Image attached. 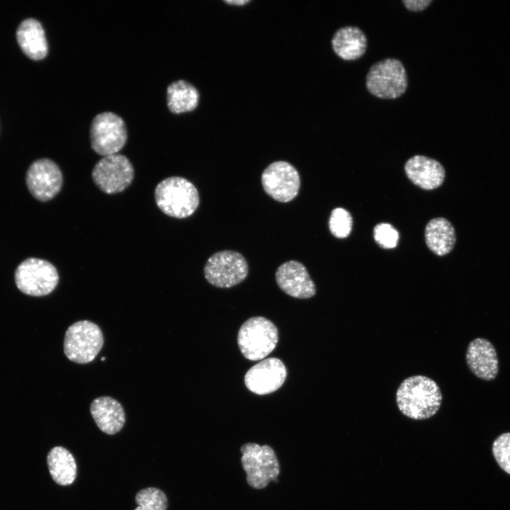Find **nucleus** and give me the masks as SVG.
<instances>
[{"instance_id":"nucleus-1","label":"nucleus","mask_w":510,"mask_h":510,"mask_svg":"<svg viewBox=\"0 0 510 510\" xmlns=\"http://www.w3.org/2000/svg\"><path fill=\"white\" fill-rule=\"evenodd\" d=\"M399 410L406 416L415 419H426L438 411L442 394L437 383L421 375L404 379L396 392Z\"/></svg>"},{"instance_id":"nucleus-2","label":"nucleus","mask_w":510,"mask_h":510,"mask_svg":"<svg viewBox=\"0 0 510 510\" xmlns=\"http://www.w3.org/2000/svg\"><path fill=\"white\" fill-rule=\"evenodd\" d=\"M158 208L166 215L183 219L193 215L199 205L196 186L181 176H171L159 183L154 191Z\"/></svg>"},{"instance_id":"nucleus-3","label":"nucleus","mask_w":510,"mask_h":510,"mask_svg":"<svg viewBox=\"0 0 510 510\" xmlns=\"http://www.w3.org/2000/svg\"><path fill=\"white\" fill-rule=\"evenodd\" d=\"M241 463L246 472V482L254 489L266 487L276 481L280 474V465L274 450L268 445L246 443L240 448Z\"/></svg>"},{"instance_id":"nucleus-4","label":"nucleus","mask_w":510,"mask_h":510,"mask_svg":"<svg viewBox=\"0 0 510 510\" xmlns=\"http://www.w3.org/2000/svg\"><path fill=\"white\" fill-rule=\"evenodd\" d=\"M278 340V329L263 317H254L243 323L237 336L242 355L250 361L266 357L275 348Z\"/></svg>"},{"instance_id":"nucleus-5","label":"nucleus","mask_w":510,"mask_h":510,"mask_svg":"<svg viewBox=\"0 0 510 510\" xmlns=\"http://www.w3.org/2000/svg\"><path fill=\"white\" fill-rule=\"evenodd\" d=\"M103 345L100 327L89 320L78 321L67 329L64 352L70 361L80 364L94 360Z\"/></svg>"},{"instance_id":"nucleus-6","label":"nucleus","mask_w":510,"mask_h":510,"mask_svg":"<svg viewBox=\"0 0 510 510\" xmlns=\"http://www.w3.org/2000/svg\"><path fill=\"white\" fill-rule=\"evenodd\" d=\"M408 80L405 68L397 59L386 58L373 64L366 76L368 91L380 98L393 99L407 90Z\"/></svg>"},{"instance_id":"nucleus-7","label":"nucleus","mask_w":510,"mask_h":510,"mask_svg":"<svg viewBox=\"0 0 510 510\" xmlns=\"http://www.w3.org/2000/svg\"><path fill=\"white\" fill-rule=\"evenodd\" d=\"M59 276L55 266L49 261L28 258L21 262L15 272V282L23 293L43 296L52 293L57 285Z\"/></svg>"},{"instance_id":"nucleus-8","label":"nucleus","mask_w":510,"mask_h":510,"mask_svg":"<svg viewBox=\"0 0 510 510\" xmlns=\"http://www.w3.org/2000/svg\"><path fill=\"white\" fill-rule=\"evenodd\" d=\"M204 276L211 285L221 288L233 287L248 275L249 266L244 256L233 250L213 254L204 266Z\"/></svg>"},{"instance_id":"nucleus-9","label":"nucleus","mask_w":510,"mask_h":510,"mask_svg":"<svg viewBox=\"0 0 510 510\" xmlns=\"http://www.w3.org/2000/svg\"><path fill=\"white\" fill-rule=\"evenodd\" d=\"M90 139L92 149L98 154L104 157L117 154L127 140L125 122L113 112L98 113L91 122Z\"/></svg>"},{"instance_id":"nucleus-10","label":"nucleus","mask_w":510,"mask_h":510,"mask_svg":"<svg viewBox=\"0 0 510 510\" xmlns=\"http://www.w3.org/2000/svg\"><path fill=\"white\" fill-rule=\"evenodd\" d=\"M91 176L101 191L113 194L130 185L134 178V168L127 157L113 154L104 156L95 164Z\"/></svg>"},{"instance_id":"nucleus-11","label":"nucleus","mask_w":510,"mask_h":510,"mask_svg":"<svg viewBox=\"0 0 510 510\" xmlns=\"http://www.w3.org/2000/svg\"><path fill=\"white\" fill-rule=\"evenodd\" d=\"M261 179L264 191L276 201L290 202L299 193V173L295 166L288 162H272L264 170Z\"/></svg>"},{"instance_id":"nucleus-12","label":"nucleus","mask_w":510,"mask_h":510,"mask_svg":"<svg viewBox=\"0 0 510 510\" xmlns=\"http://www.w3.org/2000/svg\"><path fill=\"white\" fill-rule=\"evenodd\" d=\"M28 188L37 200L45 202L61 190L63 177L58 165L48 158L38 159L29 166L26 177Z\"/></svg>"},{"instance_id":"nucleus-13","label":"nucleus","mask_w":510,"mask_h":510,"mask_svg":"<svg viewBox=\"0 0 510 510\" xmlns=\"http://www.w3.org/2000/svg\"><path fill=\"white\" fill-rule=\"evenodd\" d=\"M286 375L283 363L277 358H269L249 368L245 375L244 383L251 392L264 395L280 388Z\"/></svg>"},{"instance_id":"nucleus-14","label":"nucleus","mask_w":510,"mask_h":510,"mask_svg":"<svg viewBox=\"0 0 510 510\" xmlns=\"http://www.w3.org/2000/svg\"><path fill=\"white\" fill-rule=\"evenodd\" d=\"M276 280L285 293L293 298L307 299L316 293L315 285L305 266L298 261L282 264L276 270Z\"/></svg>"},{"instance_id":"nucleus-15","label":"nucleus","mask_w":510,"mask_h":510,"mask_svg":"<svg viewBox=\"0 0 510 510\" xmlns=\"http://www.w3.org/2000/svg\"><path fill=\"white\" fill-rule=\"evenodd\" d=\"M465 359L470 371L484 380H494L499 371L497 351L487 339L477 338L470 342Z\"/></svg>"},{"instance_id":"nucleus-16","label":"nucleus","mask_w":510,"mask_h":510,"mask_svg":"<svg viewBox=\"0 0 510 510\" xmlns=\"http://www.w3.org/2000/svg\"><path fill=\"white\" fill-rule=\"evenodd\" d=\"M404 171L407 178L424 190L438 188L445 179L444 167L437 160L423 155H415L405 163Z\"/></svg>"},{"instance_id":"nucleus-17","label":"nucleus","mask_w":510,"mask_h":510,"mask_svg":"<svg viewBox=\"0 0 510 510\" xmlns=\"http://www.w3.org/2000/svg\"><path fill=\"white\" fill-rule=\"evenodd\" d=\"M90 412L98 428L109 435L120 431L125 421L121 404L110 397L96 398L91 404Z\"/></svg>"},{"instance_id":"nucleus-18","label":"nucleus","mask_w":510,"mask_h":510,"mask_svg":"<svg viewBox=\"0 0 510 510\" xmlns=\"http://www.w3.org/2000/svg\"><path fill=\"white\" fill-rule=\"evenodd\" d=\"M18 43L23 52L33 60H40L47 53L48 46L41 23L34 18L22 21L16 30Z\"/></svg>"},{"instance_id":"nucleus-19","label":"nucleus","mask_w":510,"mask_h":510,"mask_svg":"<svg viewBox=\"0 0 510 510\" xmlns=\"http://www.w3.org/2000/svg\"><path fill=\"white\" fill-rule=\"evenodd\" d=\"M332 46L334 52L341 59L354 60L366 52L367 38L359 28L344 26L334 33Z\"/></svg>"},{"instance_id":"nucleus-20","label":"nucleus","mask_w":510,"mask_h":510,"mask_svg":"<svg viewBox=\"0 0 510 510\" xmlns=\"http://www.w3.org/2000/svg\"><path fill=\"white\" fill-rule=\"evenodd\" d=\"M424 237L429 249L438 256L450 253L456 242L453 225L443 217L429 220L425 228Z\"/></svg>"},{"instance_id":"nucleus-21","label":"nucleus","mask_w":510,"mask_h":510,"mask_svg":"<svg viewBox=\"0 0 510 510\" xmlns=\"http://www.w3.org/2000/svg\"><path fill=\"white\" fill-rule=\"evenodd\" d=\"M50 473L60 485L71 484L76 476V464L72 454L62 446L52 448L47 457Z\"/></svg>"},{"instance_id":"nucleus-22","label":"nucleus","mask_w":510,"mask_h":510,"mask_svg":"<svg viewBox=\"0 0 510 510\" xmlns=\"http://www.w3.org/2000/svg\"><path fill=\"white\" fill-rule=\"evenodd\" d=\"M166 101L171 112L175 113L188 112L198 106L199 93L193 84L186 80L179 79L168 86Z\"/></svg>"},{"instance_id":"nucleus-23","label":"nucleus","mask_w":510,"mask_h":510,"mask_svg":"<svg viewBox=\"0 0 510 510\" xmlns=\"http://www.w3.org/2000/svg\"><path fill=\"white\" fill-rule=\"evenodd\" d=\"M138 506L135 510H166L167 499L165 494L155 487L141 489L135 497Z\"/></svg>"},{"instance_id":"nucleus-24","label":"nucleus","mask_w":510,"mask_h":510,"mask_svg":"<svg viewBox=\"0 0 510 510\" xmlns=\"http://www.w3.org/2000/svg\"><path fill=\"white\" fill-rule=\"evenodd\" d=\"M353 219L351 213L341 208H334L329 220V228L336 238L347 237L352 230Z\"/></svg>"},{"instance_id":"nucleus-25","label":"nucleus","mask_w":510,"mask_h":510,"mask_svg":"<svg viewBox=\"0 0 510 510\" xmlns=\"http://www.w3.org/2000/svg\"><path fill=\"white\" fill-rule=\"evenodd\" d=\"M492 453L500 468L510 475V432L499 435L494 441Z\"/></svg>"},{"instance_id":"nucleus-26","label":"nucleus","mask_w":510,"mask_h":510,"mask_svg":"<svg viewBox=\"0 0 510 510\" xmlns=\"http://www.w3.org/2000/svg\"><path fill=\"white\" fill-rule=\"evenodd\" d=\"M373 237L377 244L383 249H393L397 246L399 233L389 223L381 222L375 226Z\"/></svg>"},{"instance_id":"nucleus-27","label":"nucleus","mask_w":510,"mask_h":510,"mask_svg":"<svg viewBox=\"0 0 510 510\" xmlns=\"http://www.w3.org/2000/svg\"><path fill=\"white\" fill-rule=\"evenodd\" d=\"M433 0H403L404 6L413 11H419L425 9L431 4Z\"/></svg>"},{"instance_id":"nucleus-28","label":"nucleus","mask_w":510,"mask_h":510,"mask_svg":"<svg viewBox=\"0 0 510 510\" xmlns=\"http://www.w3.org/2000/svg\"><path fill=\"white\" fill-rule=\"evenodd\" d=\"M225 4L232 6H244L251 2L249 0H225L223 1Z\"/></svg>"},{"instance_id":"nucleus-29","label":"nucleus","mask_w":510,"mask_h":510,"mask_svg":"<svg viewBox=\"0 0 510 510\" xmlns=\"http://www.w3.org/2000/svg\"><path fill=\"white\" fill-rule=\"evenodd\" d=\"M104 360H105V357L101 358V361H104Z\"/></svg>"}]
</instances>
